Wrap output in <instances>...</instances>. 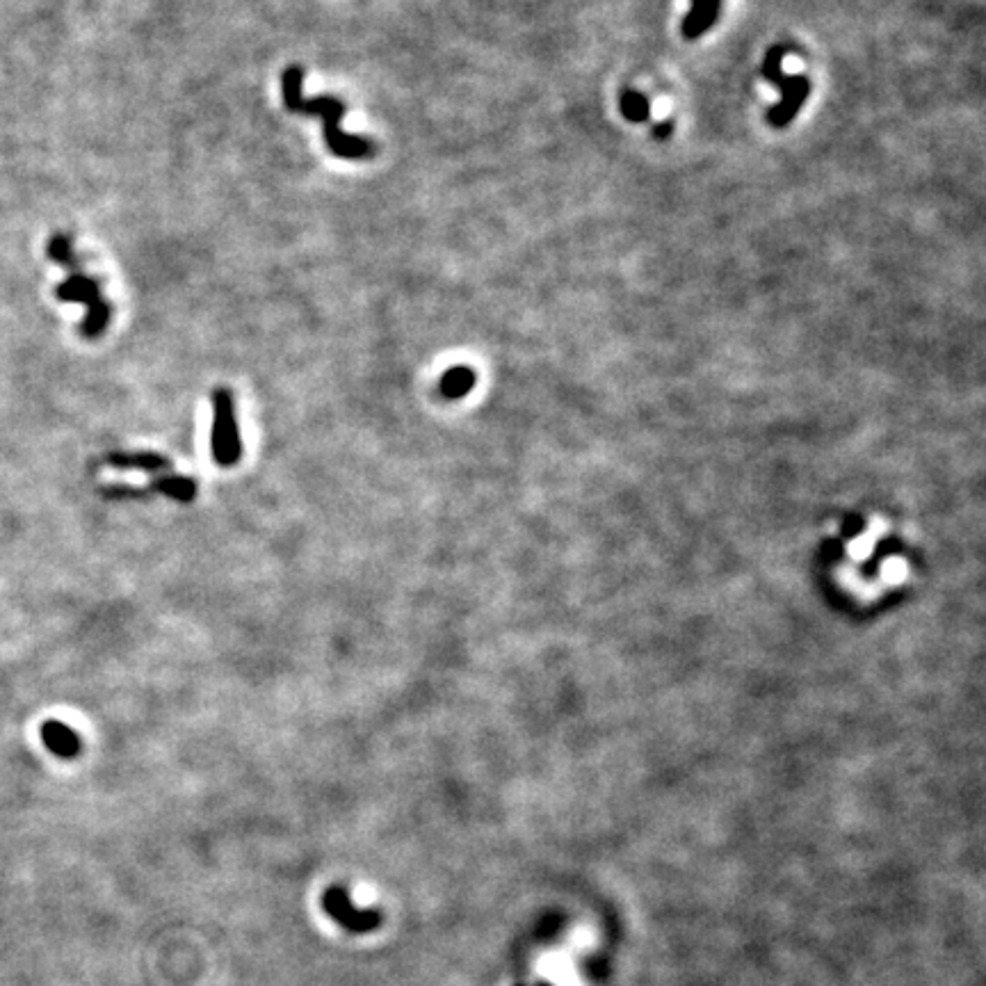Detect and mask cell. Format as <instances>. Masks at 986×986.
Masks as SVG:
<instances>
[{"label": "cell", "instance_id": "6da1fadb", "mask_svg": "<svg viewBox=\"0 0 986 986\" xmlns=\"http://www.w3.org/2000/svg\"><path fill=\"white\" fill-rule=\"evenodd\" d=\"M304 69L297 64L286 67L281 76V96L284 105L293 115H315L322 119V133H325L327 149L338 158L345 160H366L375 156V144L366 137L350 135L341 128V119L345 115V103L336 96H315V99H304L302 94Z\"/></svg>", "mask_w": 986, "mask_h": 986}, {"label": "cell", "instance_id": "7a4b0ae2", "mask_svg": "<svg viewBox=\"0 0 986 986\" xmlns=\"http://www.w3.org/2000/svg\"><path fill=\"white\" fill-rule=\"evenodd\" d=\"M48 256L53 258L55 263H60L62 268L69 270V279L55 288V297L60 302H78L87 306V315L83 320V331L85 338H99L105 327H108L112 306L105 302L101 295V286L94 277H87L85 272H80L78 258L74 254V245L67 236H53L48 242Z\"/></svg>", "mask_w": 986, "mask_h": 986}, {"label": "cell", "instance_id": "3957f363", "mask_svg": "<svg viewBox=\"0 0 986 986\" xmlns=\"http://www.w3.org/2000/svg\"><path fill=\"white\" fill-rule=\"evenodd\" d=\"M213 459L220 466H233L240 462L242 441L236 416V400L229 389H217L213 393V436H210Z\"/></svg>", "mask_w": 986, "mask_h": 986}, {"label": "cell", "instance_id": "277c9868", "mask_svg": "<svg viewBox=\"0 0 986 986\" xmlns=\"http://www.w3.org/2000/svg\"><path fill=\"white\" fill-rule=\"evenodd\" d=\"M322 907L331 920L352 934H368L382 925V913L377 909H357L343 886H329L322 895Z\"/></svg>", "mask_w": 986, "mask_h": 986}, {"label": "cell", "instance_id": "5b68a950", "mask_svg": "<svg viewBox=\"0 0 986 986\" xmlns=\"http://www.w3.org/2000/svg\"><path fill=\"white\" fill-rule=\"evenodd\" d=\"M781 99L777 105H772L770 112H767V121L774 128H786L792 119L797 117V112L806 103L808 94H811V80L806 76H788L779 85Z\"/></svg>", "mask_w": 986, "mask_h": 986}, {"label": "cell", "instance_id": "8992f818", "mask_svg": "<svg viewBox=\"0 0 986 986\" xmlns=\"http://www.w3.org/2000/svg\"><path fill=\"white\" fill-rule=\"evenodd\" d=\"M42 742L58 758H76L83 749L80 735L69 724L58 722V719H48L42 724Z\"/></svg>", "mask_w": 986, "mask_h": 986}, {"label": "cell", "instance_id": "52a82bcc", "mask_svg": "<svg viewBox=\"0 0 986 986\" xmlns=\"http://www.w3.org/2000/svg\"><path fill=\"white\" fill-rule=\"evenodd\" d=\"M719 7H722V0H690V10L683 19V37L688 42L699 39L703 32H708L717 23Z\"/></svg>", "mask_w": 986, "mask_h": 986}, {"label": "cell", "instance_id": "ba28073f", "mask_svg": "<svg viewBox=\"0 0 986 986\" xmlns=\"http://www.w3.org/2000/svg\"><path fill=\"white\" fill-rule=\"evenodd\" d=\"M105 462L115 468H121V471L131 468V471H144L153 475L165 473L167 468L172 466V462H169L167 457L156 455V452H115V455H110Z\"/></svg>", "mask_w": 986, "mask_h": 986}, {"label": "cell", "instance_id": "9c48e42d", "mask_svg": "<svg viewBox=\"0 0 986 986\" xmlns=\"http://www.w3.org/2000/svg\"><path fill=\"white\" fill-rule=\"evenodd\" d=\"M144 491H147V496L149 493H163V496L179 500V503H192L197 498V482L188 475H160Z\"/></svg>", "mask_w": 986, "mask_h": 986}, {"label": "cell", "instance_id": "30bf717a", "mask_svg": "<svg viewBox=\"0 0 986 986\" xmlns=\"http://www.w3.org/2000/svg\"><path fill=\"white\" fill-rule=\"evenodd\" d=\"M473 384H475L473 370L468 366H457V368H450L448 373L441 377L439 391H441L443 398L457 400V398H464V395L473 389Z\"/></svg>", "mask_w": 986, "mask_h": 986}, {"label": "cell", "instance_id": "8fae6325", "mask_svg": "<svg viewBox=\"0 0 986 986\" xmlns=\"http://www.w3.org/2000/svg\"><path fill=\"white\" fill-rule=\"evenodd\" d=\"M619 108H621V115H624L628 121H635V124H642V121H646L651 115L649 99H646L644 94L633 92V90H626L624 94H621Z\"/></svg>", "mask_w": 986, "mask_h": 986}, {"label": "cell", "instance_id": "7c38bea8", "mask_svg": "<svg viewBox=\"0 0 986 986\" xmlns=\"http://www.w3.org/2000/svg\"><path fill=\"white\" fill-rule=\"evenodd\" d=\"M783 58H786V48L783 46H772L770 51H767L765 55V60H763V69H761V74L765 80H770V83L774 85H781L783 80H786V71H783Z\"/></svg>", "mask_w": 986, "mask_h": 986}, {"label": "cell", "instance_id": "4fadbf2b", "mask_svg": "<svg viewBox=\"0 0 986 986\" xmlns=\"http://www.w3.org/2000/svg\"><path fill=\"white\" fill-rule=\"evenodd\" d=\"M669 133H672V124H669V121H662V124L653 126V135L656 137H667Z\"/></svg>", "mask_w": 986, "mask_h": 986}, {"label": "cell", "instance_id": "5bb4252c", "mask_svg": "<svg viewBox=\"0 0 986 986\" xmlns=\"http://www.w3.org/2000/svg\"><path fill=\"white\" fill-rule=\"evenodd\" d=\"M523 986V984H521ZM537 986H551V984H537Z\"/></svg>", "mask_w": 986, "mask_h": 986}]
</instances>
